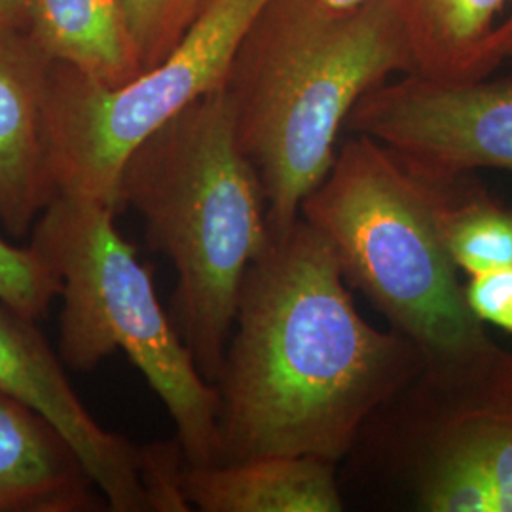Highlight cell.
<instances>
[{"instance_id":"ba28073f","label":"cell","mask_w":512,"mask_h":512,"mask_svg":"<svg viewBox=\"0 0 512 512\" xmlns=\"http://www.w3.org/2000/svg\"><path fill=\"white\" fill-rule=\"evenodd\" d=\"M346 126L425 181L450 183L476 169L512 173V76L439 82L404 74L366 93Z\"/></svg>"},{"instance_id":"277c9868","label":"cell","mask_w":512,"mask_h":512,"mask_svg":"<svg viewBox=\"0 0 512 512\" xmlns=\"http://www.w3.org/2000/svg\"><path fill=\"white\" fill-rule=\"evenodd\" d=\"M300 217L327 238L349 287L365 294L425 363L494 342L467 306L440 238L433 184L382 143L366 135L346 141L300 205Z\"/></svg>"},{"instance_id":"3957f363","label":"cell","mask_w":512,"mask_h":512,"mask_svg":"<svg viewBox=\"0 0 512 512\" xmlns=\"http://www.w3.org/2000/svg\"><path fill=\"white\" fill-rule=\"evenodd\" d=\"M120 211L145 224L177 285L171 319L203 378L217 384L247 270L272 241L268 202L239 147L224 88L154 131L124 165Z\"/></svg>"},{"instance_id":"d6986e66","label":"cell","mask_w":512,"mask_h":512,"mask_svg":"<svg viewBox=\"0 0 512 512\" xmlns=\"http://www.w3.org/2000/svg\"><path fill=\"white\" fill-rule=\"evenodd\" d=\"M490 57L495 67H499L507 59H512V12L495 29L494 37L490 40Z\"/></svg>"},{"instance_id":"30bf717a","label":"cell","mask_w":512,"mask_h":512,"mask_svg":"<svg viewBox=\"0 0 512 512\" xmlns=\"http://www.w3.org/2000/svg\"><path fill=\"white\" fill-rule=\"evenodd\" d=\"M52 63L27 31L0 25V222L16 238L54 200L42 139Z\"/></svg>"},{"instance_id":"44dd1931","label":"cell","mask_w":512,"mask_h":512,"mask_svg":"<svg viewBox=\"0 0 512 512\" xmlns=\"http://www.w3.org/2000/svg\"><path fill=\"white\" fill-rule=\"evenodd\" d=\"M321 6H325L330 12H338V14H348V12H355L368 6L374 0H315Z\"/></svg>"},{"instance_id":"5bb4252c","label":"cell","mask_w":512,"mask_h":512,"mask_svg":"<svg viewBox=\"0 0 512 512\" xmlns=\"http://www.w3.org/2000/svg\"><path fill=\"white\" fill-rule=\"evenodd\" d=\"M401 23L414 74L439 82L492 76L490 40L512 0H389Z\"/></svg>"},{"instance_id":"8992f818","label":"cell","mask_w":512,"mask_h":512,"mask_svg":"<svg viewBox=\"0 0 512 512\" xmlns=\"http://www.w3.org/2000/svg\"><path fill=\"white\" fill-rule=\"evenodd\" d=\"M342 463L344 494L393 509L512 512V351L423 361Z\"/></svg>"},{"instance_id":"e0dca14e","label":"cell","mask_w":512,"mask_h":512,"mask_svg":"<svg viewBox=\"0 0 512 512\" xmlns=\"http://www.w3.org/2000/svg\"><path fill=\"white\" fill-rule=\"evenodd\" d=\"M59 293L61 281L31 245L14 247L0 238L2 304L38 321L48 313Z\"/></svg>"},{"instance_id":"9c48e42d","label":"cell","mask_w":512,"mask_h":512,"mask_svg":"<svg viewBox=\"0 0 512 512\" xmlns=\"http://www.w3.org/2000/svg\"><path fill=\"white\" fill-rule=\"evenodd\" d=\"M0 389L40 416L71 444L105 505L114 512L152 511L148 446L99 425L65 372L37 319L0 302Z\"/></svg>"},{"instance_id":"5b68a950","label":"cell","mask_w":512,"mask_h":512,"mask_svg":"<svg viewBox=\"0 0 512 512\" xmlns=\"http://www.w3.org/2000/svg\"><path fill=\"white\" fill-rule=\"evenodd\" d=\"M116 215L101 203L55 196L31 230L29 245L61 281L59 357L90 372L124 351L164 403L186 461L219 463V389L203 378Z\"/></svg>"},{"instance_id":"7402d4cb","label":"cell","mask_w":512,"mask_h":512,"mask_svg":"<svg viewBox=\"0 0 512 512\" xmlns=\"http://www.w3.org/2000/svg\"><path fill=\"white\" fill-rule=\"evenodd\" d=\"M196 2H198V8H200V14H202L203 10L209 6L211 0H196Z\"/></svg>"},{"instance_id":"9a60e30c","label":"cell","mask_w":512,"mask_h":512,"mask_svg":"<svg viewBox=\"0 0 512 512\" xmlns=\"http://www.w3.org/2000/svg\"><path fill=\"white\" fill-rule=\"evenodd\" d=\"M429 183L440 238L459 272L473 277L512 268V205L495 200L471 175Z\"/></svg>"},{"instance_id":"52a82bcc","label":"cell","mask_w":512,"mask_h":512,"mask_svg":"<svg viewBox=\"0 0 512 512\" xmlns=\"http://www.w3.org/2000/svg\"><path fill=\"white\" fill-rule=\"evenodd\" d=\"M264 2L211 0L173 54L118 88L54 61L42 120L54 198H82L120 213V177L129 156L190 103L224 84Z\"/></svg>"},{"instance_id":"ac0fdd59","label":"cell","mask_w":512,"mask_h":512,"mask_svg":"<svg viewBox=\"0 0 512 512\" xmlns=\"http://www.w3.org/2000/svg\"><path fill=\"white\" fill-rule=\"evenodd\" d=\"M463 293L467 306L484 325L512 336V268L469 277Z\"/></svg>"},{"instance_id":"7a4b0ae2","label":"cell","mask_w":512,"mask_h":512,"mask_svg":"<svg viewBox=\"0 0 512 512\" xmlns=\"http://www.w3.org/2000/svg\"><path fill=\"white\" fill-rule=\"evenodd\" d=\"M395 73L414 74V63L389 0L348 14L315 0L264 2L222 88L272 234L300 219V205L334 164L351 110Z\"/></svg>"},{"instance_id":"ffe728a7","label":"cell","mask_w":512,"mask_h":512,"mask_svg":"<svg viewBox=\"0 0 512 512\" xmlns=\"http://www.w3.org/2000/svg\"><path fill=\"white\" fill-rule=\"evenodd\" d=\"M0 25L27 31V0H0Z\"/></svg>"},{"instance_id":"8fae6325","label":"cell","mask_w":512,"mask_h":512,"mask_svg":"<svg viewBox=\"0 0 512 512\" xmlns=\"http://www.w3.org/2000/svg\"><path fill=\"white\" fill-rule=\"evenodd\" d=\"M103 503L67 439L0 389V512H84Z\"/></svg>"},{"instance_id":"2e32d148","label":"cell","mask_w":512,"mask_h":512,"mask_svg":"<svg viewBox=\"0 0 512 512\" xmlns=\"http://www.w3.org/2000/svg\"><path fill=\"white\" fill-rule=\"evenodd\" d=\"M143 71L158 67L200 18L196 0H122Z\"/></svg>"},{"instance_id":"4fadbf2b","label":"cell","mask_w":512,"mask_h":512,"mask_svg":"<svg viewBox=\"0 0 512 512\" xmlns=\"http://www.w3.org/2000/svg\"><path fill=\"white\" fill-rule=\"evenodd\" d=\"M27 33L52 61L109 88L145 73L122 0H27Z\"/></svg>"},{"instance_id":"7c38bea8","label":"cell","mask_w":512,"mask_h":512,"mask_svg":"<svg viewBox=\"0 0 512 512\" xmlns=\"http://www.w3.org/2000/svg\"><path fill=\"white\" fill-rule=\"evenodd\" d=\"M183 494L202 512H342L338 465L308 456H262L183 469Z\"/></svg>"},{"instance_id":"6da1fadb","label":"cell","mask_w":512,"mask_h":512,"mask_svg":"<svg viewBox=\"0 0 512 512\" xmlns=\"http://www.w3.org/2000/svg\"><path fill=\"white\" fill-rule=\"evenodd\" d=\"M338 258L308 220L272 234L247 270L226 348L219 463L308 456L340 465L423 355L366 323Z\"/></svg>"}]
</instances>
